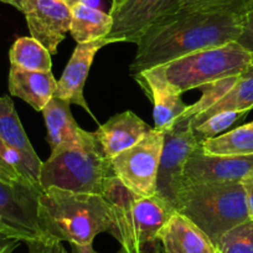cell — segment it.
<instances>
[{
    "mask_svg": "<svg viewBox=\"0 0 253 253\" xmlns=\"http://www.w3.org/2000/svg\"><path fill=\"white\" fill-rule=\"evenodd\" d=\"M245 15L227 10L195 9L167 16L152 26L137 42L129 66L132 77L172 60L240 39Z\"/></svg>",
    "mask_w": 253,
    "mask_h": 253,
    "instance_id": "1",
    "label": "cell"
},
{
    "mask_svg": "<svg viewBox=\"0 0 253 253\" xmlns=\"http://www.w3.org/2000/svg\"><path fill=\"white\" fill-rule=\"evenodd\" d=\"M39 221L43 238L70 245H92L112 227L111 208L102 195L74 193L60 187L42 190Z\"/></svg>",
    "mask_w": 253,
    "mask_h": 253,
    "instance_id": "2",
    "label": "cell"
},
{
    "mask_svg": "<svg viewBox=\"0 0 253 253\" xmlns=\"http://www.w3.org/2000/svg\"><path fill=\"white\" fill-rule=\"evenodd\" d=\"M111 208L113 236L128 253H158L159 233L176 212L159 196L143 198L126 189L116 176L107 180L102 194Z\"/></svg>",
    "mask_w": 253,
    "mask_h": 253,
    "instance_id": "3",
    "label": "cell"
},
{
    "mask_svg": "<svg viewBox=\"0 0 253 253\" xmlns=\"http://www.w3.org/2000/svg\"><path fill=\"white\" fill-rule=\"evenodd\" d=\"M253 62V53L237 41L196 51L142 72L177 94L240 76Z\"/></svg>",
    "mask_w": 253,
    "mask_h": 253,
    "instance_id": "4",
    "label": "cell"
},
{
    "mask_svg": "<svg viewBox=\"0 0 253 253\" xmlns=\"http://www.w3.org/2000/svg\"><path fill=\"white\" fill-rule=\"evenodd\" d=\"M176 211L206 233L211 242L251 220L241 181L184 182Z\"/></svg>",
    "mask_w": 253,
    "mask_h": 253,
    "instance_id": "5",
    "label": "cell"
},
{
    "mask_svg": "<svg viewBox=\"0 0 253 253\" xmlns=\"http://www.w3.org/2000/svg\"><path fill=\"white\" fill-rule=\"evenodd\" d=\"M116 176L111 159L106 157L94 133L84 132L77 144L51 153L42 163L40 186L60 187L74 193L102 195L109 177Z\"/></svg>",
    "mask_w": 253,
    "mask_h": 253,
    "instance_id": "6",
    "label": "cell"
},
{
    "mask_svg": "<svg viewBox=\"0 0 253 253\" xmlns=\"http://www.w3.org/2000/svg\"><path fill=\"white\" fill-rule=\"evenodd\" d=\"M201 140L191 126V118L182 114L176 123L165 130L157 177V196L176 210L180 193L184 187L185 164Z\"/></svg>",
    "mask_w": 253,
    "mask_h": 253,
    "instance_id": "7",
    "label": "cell"
},
{
    "mask_svg": "<svg viewBox=\"0 0 253 253\" xmlns=\"http://www.w3.org/2000/svg\"><path fill=\"white\" fill-rule=\"evenodd\" d=\"M165 132L153 128L137 144L111 159L117 179L143 198L157 195V177Z\"/></svg>",
    "mask_w": 253,
    "mask_h": 253,
    "instance_id": "8",
    "label": "cell"
},
{
    "mask_svg": "<svg viewBox=\"0 0 253 253\" xmlns=\"http://www.w3.org/2000/svg\"><path fill=\"white\" fill-rule=\"evenodd\" d=\"M42 189L30 181L0 182V227L21 242L42 240L39 221V199Z\"/></svg>",
    "mask_w": 253,
    "mask_h": 253,
    "instance_id": "9",
    "label": "cell"
},
{
    "mask_svg": "<svg viewBox=\"0 0 253 253\" xmlns=\"http://www.w3.org/2000/svg\"><path fill=\"white\" fill-rule=\"evenodd\" d=\"M179 9L180 0H126L121 8L109 11L113 26L107 39L137 43L154 24Z\"/></svg>",
    "mask_w": 253,
    "mask_h": 253,
    "instance_id": "10",
    "label": "cell"
},
{
    "mask_svg": "<svg viewBox=\"0 0 253 253\" xmlns=\"http://www.w3.org/2000/svg\"><path fill=\"white\" fill-rule=\"evenodd\" d=\"M31 38L51 55L57 53L60 43L71 29L72 8L63 0H23V10Z\"/></svg>",
    "mask_w": 253,
    "mask_h": 253,
    "instance_id": "11",
    "label": "cell"
},
{
    "mask_svg": "<svg viewBox=\"0 0 253 253\" xmlns=\"http://www.w3.org/2000/svg\"><path fill=\"white\" fill-rule=\"evenodd\" d=\"M186 182H233L253 176V155H208L199 145L184 170Z\"/></svg>",
    "mask_w": 253,
    "mask_h": 253,
    "instance_id": "12",
    "label": "cell"
},
{
    "mask_svg": "<svg viewBox=\"0 0 253 253\" xmlns=\"http://www.w3.org/2000/svg\"><path fill=\"white\" fill-rule=\"evenodd\" d=\"M109 43H113V41L107 38L92 41V42L77 43L69 63L65 67L62 76L57 81V87H56L53 97L65 99L71 104H77L86 109L89 114H92L88 103L84 96V84H86L94 56L102 47Z\"/></svg>",
    "mask_w": 253,
    "mask_h": 253,
    "instance_id": "13",
    "label": "cell"
},
{
    "mask_svg": "<svg viewBox=\"0 0 253 253\" xmlns=\"http://www.w3.org/2000/svg\"><path fill=\"white\" fill-rule=\"evenodd\" d=\"M0 138L21 160V175L29 181L40 185L42 162L34 150L21 124L10 97H0Z\"/></svg>",
    "mask_w": 253,
    "mask_h": 253,
    "instance_id": "14",
    "label": "cell"
},
{
    "mask_svg": "<svg viewBox=\"0 0 253 253\" xmlns=\"http://www.w3.org/2000/svg\"><path fill=\"white\" fill-rule=\"evenodd\" d=\"M153 128L132 111H126L112 117L94 132L102 152L113 159L123 150L137 144Z\"/></svg>",
    "mask_w": 253,
    "mask_h": 253,
    "instance_id": "15",
    "label": "cell"
},
{
    "mask_svg": "<svg viewBox=\"0 0 253 253\" xmlns=\"http://www.w3.org/2000/svg\"><path fill=\"white\" fill-rule=\"evenodd\" d=\"M159 241L165 253H217L206 233L177 211L162 228Z\"/></svg>",
    "mask_w": 253,
    "mask_h": 253,
    "instance_id": "16",
    "label": "cell"
},
{
    "mask_svg": "<svg viewBox=\"0 0 253 253\" xmlns=\"http://www.w3.org/2000/svg\"><path fill=\"white\" fill-rule=\"evenodd\" d=\"M70 104L65 99L52 97L41 111L47 129V142L51 147V153L77 144L86 132L75 121Z\"/></svg>",
    "mask_w": 253,
    "mask_h": 253,
    "instance_id": "17",
    "label": "cell"
},
{
    "mask_svg": "<svg viewBox=\"0 0 253 253\" xmlns=\"http://www.w3.org/2000/svg\"><path fill=\"white\" fill-rule=\"evenodd\" d=\"M57 81L51 72L28 71L11 65L9 72V91L11 96L30 104L35 111L45 108L53 97Z\"/></svg>",
    "mask_w": 253,
    "mask_h": 253,
    "instance_id": "18",
    "label": "cell"
},
{
    "mask_svg": "<svg viewBox=\"0 0 253 253\" xmlns=\"http://www.w3.org/2000/svg\"><path fill=\"white\" fill-rule=\"evenodd\" d=\"M133 79L139 84L148 98L154 104L153 118L155 129L163 132L170 129L177 119L189 109V104L182 101L181 94L170 91L164 84L143 75H137Z\"/></svg>",
    "mask_w": 253,
    "mask_h": 253,
    "instance_id": "19",
    "label": "cell"
},
{
    "mask_svg": "<svg viewBox=\"0 0 253 253\" xmlns=\"http://www.w3.org/2000/svg\"><path fill=\"white\" fill-rule=\"evenodd\" d=\"M113 26V18L111 14L101 11L99 9L88 5L86 1L72 6L71 33L77 43L92 42L106 39Z\"/></svg>",
    "mask_w": 253,
    "mask_h": 253,
    "instance_id": "20",
    "label": "cell"
},
{
    "mask_svg": "<svg viewBox=\"0 0 253 253\" xmlns=\"http://www.w3.org/2000/svg\"><path fill=\"white\" fill-rule=\"evenodd\" d=\"M253 109V62L237 77L235 84L210 108L201 112L191 119V126L195 129L205 119L225 111H245Z\"/></svg>",
    "mask_w": 253,
    "mask_h": 253,
    "instance_id": "21",
    "label": "cell"
},
{
    "mask_svg": "<svg viewBox=\"0 0 253 253\" xmlns=\"http://www.w3.org/2000/svg\"><path fill=\"white\" fill-rule=\"evenodd\" d=\"M200 149L208 155H253V122L201 140Z\"/></svg>",
    "mask_w": 253,
    "mask_h": 253,
    "instance_id": "22",
    "label": "cell"
},
{
    "mask_svg": "<svg viewBox=\"0 0 253 253\" xmlns=\"http://www.w3.org/2000/svg\"><path fill=\"white\" fill-rule=\"evenodd\" d=\"M10 63L28 71L51 72V53L31 36L19 38L9 51Z\"/></svg>",
    "mask_w": 253,
    "mask_h": 253,
    "instance_id": "23",
    "label": "cell"
},
{
    "mask_svg": "<svg viewBox=\"0 0 253 253\" xmlns=\"http://www.w3.org/2000/svg\"><path fill=\"white\" fill-rule=\"evenodd\" d=\"M215 247L217 253H253V221L228 230L218 238Z\"/></svg>",
    "mask_w": 253,
    "mask_h": 253,
    "instance_id": "24",
    "label": "cell"
},
{
    "mask_svg": "<svg viewBox=\"0 0 253 253\" xmlns=\"http://www.w3.org/2000/svg\"><path fill=\"white\" fill-rule=\"evenodd\" d=\"M248 112L245 111H225L216 113L213 116L209 117L208 119L203 122L199 126H196L195 133L199 139L204 140L208 138L217 137L218 133L226 130L231 126L242 119Z\"/></svg>",
    "mask_w": 253,
    "mask_h": 253,
    "instance_id": "25",
    "label": "cell"
},
{
    "mask_svg": "<svg viewBox=\"0 0 253 253\" xmlns=\"http://www.w3.org/2000/svg\"><path fill=\"white\" fill-rule=\"evenodd\" d=\"M252 8L253 0H180V9L184 10L210 9L233 11L246 15V13Z\"/></svg>",
    "mask_w": 253,
    "mask_h": 253,
    "instance_id": "26",
    "label": "cell"
},
{
    "mask_svg": "<svg viewBox=\"0 0 253 253\" xmlns=\"http://www.w3.org/2000/svg\"><path fill=\"white\" fill-rule=\"evenodd\" d=\"M26 245H28L29 253H69L62 246V242L48 240V238L29 241Z\"/></svg>",
    "mask_w": 253,
    "mask_h": 253,
    "instance_id": "27",
    "label": "cell"
},
{
    "mask_svg": "<svg viewBox=\"0 0 253 253\" xmlns=\"http://www.w3.org/2000/svg\"><path fill=\"white\" fill-rule=\"evenodd\" d=\"M237 42L253 53V8L246 13L243 30Z\"/></svg>",
    "mask_w": 253,
    "mask_h": 253,
    "instance_id": "28",
    "label": "cell"
},
{
    "mask_svg": "<svg viewBox=\"0 0 253 253\" xmlns=\"http://www.w3.org/2000/svg\"><path fill=\"white\" fill-rule=\"evenodd\" d=\"M20 181H29V180L24 179L13 165L9 164L8 162H5L3 158L0 157V182L11 185Z\"/></svg>",
    "mask_w": 253,
    "mask_h": 253,
    "instance_id": "29",
    "label": "cell"
},
{
    "mask_svg": "<svg viewBox=\"0 0 253 253\" xmlns=\"http://www.w3.org/2000/svg\"><path fill=\"white\" fill-rule=\"evenodd\" d=\"M21 241L0 227V253H10L20 245Z\"/></svg>",
    "mask_w": 253,
    "mask_h": 253,
    "instance_id": "30",
    "label": "cell"
},
{
    "mask_svg": "<svg viewBox=\"0 0 253 253\" xmlns=\"http://www.w3.org/2000/svg\"><path fill=\"white\" fill-rule=\"evenodd\" d=\"M241 184H242L243 190H245L248 215H250L251 220L253 221V176L246 177V179L241 181Z\"/></svg>",
    "mask_w": 253,
    "mask_h": 253,
    "instance_id": "31",
    "label": "cell"
},
{
    "mask_svg": "<svg viewBox=\"0 0 253 253\" xmlns=\"http://www.w3.org/2000/svg\"><path fill=\"white\" fill-rule=\"evenodd\" d=\"M72 253H98L97 251H94V248L92 247V245L87 246H80V245H71ZM116 253H128L123 247L119 251H117Z\"/></svg>",
    "mask_w": 253,
    "mask_h": 253,
    "instance_id": "32",
    "label": "cell"
},
{
    "mask_svg": "<svg viewBox=\"0 0 253 253\" xmlns=\"http://www.w3.org/2000/svg\"><path fill=\"white\" fill-rule=\"evenodd\" d=\"M11 154H13V150H11L10 148L6 147L5 143H4L3 140H1V138H0V157L3 158L5 162L9 163L8 159Z\"/></svg>",
    "mask_w": 253,
    "mask_h": 253,
    "instance_id": "33",
    "label": "cell"
},
{
    "mask_svg": "<svg viewBox=\"0 0 253 253\" xmlns=\"http://www.w3.org/2000/svg\"><path fill=\"white\" fill-rule=\"evenodd\" d=\"M1 3L9 4V5L14 6L15 9H18L19 11L23 10V0H0Z\"/></svg>",
    "mask_w": 253,
    "mask_h": 253,
    "instance_id": "34",
    "label": "cell"
},
{
    "mask_svg": "<svg viewBox=\"0 0 253 253\" xmlns=\"http://www.w3.org/2000/svg\"><path fill=\"white\" fill-rule=\"evenodd\" d=\"M126 0H112V6H111V10L109 11H114L117 10L118 8H121L124 3H126Z\"/></svg>",
    "mask_w": 253,
    "mask_h": 253,
    "instance_id": "35",
    "label": "cell"
},
{
    "mask_svg": "<svg viewBox=\"0 0 253 253\" xmlns=\"http://www.w3.org/2000/svg\"><path fill=\"white\" fill-rule=\"evenodd\" d=\"M63 1H65L67 5L71 6L72 8V6H75L76 4H79V3H82V1H84V0H63Z\"/></svg>",
    "mask_w": 253,
    "mask_h": 253,
    "instance_id": "36",
    "label": "cell"
},
{
    "mask_svg": "<svg viewBox=\"0 0 253 253\" xmlns=\"http://www.w3.org/2000/svg\"><path fill=\"white\" fill-rule=\"evenodd\" d=\"M158 253H165V251H164V250H163V247H160L159 252H158Z\"/></svg>",
    "mask_w": 253,
    "mask_h": 253,
    "instance_id": "37",
    "label": "cell"
}]
</instances>
